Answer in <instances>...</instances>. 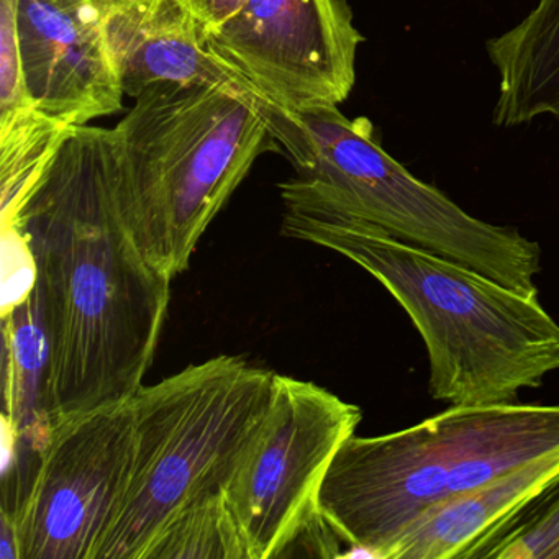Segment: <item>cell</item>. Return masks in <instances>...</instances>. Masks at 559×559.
<instances>
[{
	"label": "cell",
	"instance_id": "cell-1",
	"mask_svg": "<svg viewBox=\"0 0 559 559\" xmlns=\"http://www.w3.org/2000/svg\"><path fill=\"white\" fill-rule=\"evenodd\" d=\"M2 230L34 261L50 427L132 399L158 348L171 280L130 234L114 129L71 127L34 185L2 212Z\"/></svg>",
	"mask_w": 559,
	"mask_h": 559
},
{
	"label": "cell",
	"instance_id": "cell-2",
	"mask_svg": "<svg viewBox=\"0 0 559 559\" xmlns=\"http://www.w3.org/2000/svg\"><path fill=\"white\" fill-rule=\"evenodd\" d=\"M283 235L329 248L374 276L427 346L431 397L450 405L515 402L559 371V323L523 296L361 218L281 195Z\"/></svg>",
	"mask_w": 559,
	"mask_h": 559
},
{
	"label": "cell",
	"instance_id": "cell-3",
	"mask_svg": "<svg viewBox=\"0 0 559 559\" xmlns=\"http://www.w3.org/2000/svg\"><path fill=\"white\" fill-rule=\"evenodd\" d=\"M114 135L130 234L173 281L258 156L293 155L302 129L294 114L230 87L158 83L136 97Z\"/></svg>",
	"mask_w": 559,
	"mask_h": 559
},
{
	"label": "cell",
	"instance_id": "cell-4",
	"mask_svg": "<svg viewBox=\"0 0 559 559\" xmlns=\"http://www.w3.org/2000/svg\"><path fill=\"white\" fill-rule=\"evenodd\" d=\"M559 451V404L451 405L394 433L349 437L336 451L319 512L348 548L381 558L435 507Z\"/></svg>",
	"mask_w": 559,
	"mask_h": 559
},
{
	"label": "cell",
	"instance_id": "cell-5",
	"mask_svg": "<svg viewBox=\"0 0 559 559\" xmlns=\"http://www.w3.org/2000/svg\"><path fill=\"white\" fill-rule=\"evenodd\" d=\"M274 376L222 355L140 388L132 479L96 559H143L176 513L225 490L263 424Z\"/></svg>",
	"mask_w": 559,
	"mask_h": 559
},
{
	"label": "cell",
	"instance_id": "cell-6",
	"mask_svg": "<svg viewBox=\"0 0 559 559\" xmlns=\"http://www.w3.org/2000/svg\"><path fill=\"white\" fill-rule=\"evenodd\" d=\"M294 116L306 133L309 158L296 178L277 185L281 195L361 218L515 293L538 297L542 248L536 241L473 217L440 189L415 178L382 148L366 117L348 119L330 104L307 106Z\"/></svg>",
	"mask_w": 559,
	"mask_h": 559
},
{
	"label": "cell",
	"instance_id": "cell-7",
	"mask_svg": "<svg viewBox=\"0 0 559 559\" xmlns=\"http://www.w3.org/2000/svg\"><path fill=\"white\" fill-rule=\"evenodd\" d=\"M358 405L309 381L274 376L263 424L225 487L248 559L286 558L322 519L319 493L336 451L361 424Z\"/></svg>",
	"mask_w": 559,
	"mask_h": 559
},
{
	"label": "cell",
	"instance_id": "cell-8",
	"mask_svg": "<svg viewBox=\"0 0 559 559\" xmlns=\"http://www.w3.org/2000/svg\"><path fill=\"white\" fill-rule=\"evenodd\" d=\"M133 457L132 399L55 424L24 496L8 510L21 559H96L126 500Z\"/></svg>",
	"mask_w": 559,
	"mask_h": 559
},
{
	"label": "cell",
	"instance_id": "cell-9",
	"mask_svg": "<svg viewBox=\"0 0 559 559\" xmlns=\"http://www.w3.org/2000/svg\"><path fill=\"white\" fill-rule=\"evenodd\" d=\"M202 35L218 60L287 114L345 103L365 41L346 0H247Z\"/></svg>",
	"mask_w": 559,
	"mask_h": 559
},
{
	"label": "cell",
	"instance_id": "cell-10",
	"mask_svg": "<svg viewBox=\"0 0 559 559\" xmlns=\"http://www.w3.org/2000/svg\"><path fill=\"white\" fill-rule=\"evenodd\" d=\"M17 34L28 97L67 127L87 126L123 106L97 0H17Z\"/></svg>",
	"mask_w": 559,
	"mask_h": 559
},
{
	"label": "cell",
	"instance_id": "cell-11",
	"mask_svg": "<svg viewBox=\"0 0 559 559\" xmlns=\"http://www.w3.org/2000/svg\"><path fill=\"white\" fill-rule=\"evenodd\" d=\"M99 4L110 57L126 96L136 99L158 83L221 86L273 107L209 50L201 25L185 0H120Z\"/></svg>",
	"mask_w": 559,
	"mask_h": 559
},
{
	"label": "cell",
	"instance_id": "cell-12",
	"mask_svg": "<svg viewBox=\"0 0 559 559\" xmlns=\"http://www.w3.org/2000/svg\"><path fill=\"white\" fill-rule=\"evenodd\" d=\"M559 483V451L513 467L415 520L382 559H483L512 523Z\"/></svg>",
	"mask_w": 559,
	"mask_h": 559
},
{
	"label": "cell",
	"instance_id": "cell-13",
	"mask_svg": "<svg viewBox=\"0 0 559 559\" xmlns=\"http://www.w3.org/2000/svg\"><path fill=\"white\" fill-rule=\"evenodd\" d=\"M499 74L493 126L559 119V0H538L515 27L486 44Z\"/></svg>",
	"mask_w": 559,
	"mask_h": 559
},
{
	"label": "cell",
	"instance_id": "cell-14",
	"mask_svg": "<svg viewBox=\"0 0 559 559\" xmlns=\"http://www.w3.org/2000/svg\"><path fill=\"white\" fill-rule=\"evenodd\" d=\"M4 317L5 411L2 417L5 441L12 448L32 450L40 457L51 427L45 414L48 342L35 289Z\"/></svg>",
	"mask_w": 559,
	"mask_h": 559
},
{
	"label": "cell",
	"instance_id": "cell-15",
	"mask_svg": "<svg viewBox=\"0 0 559 559\" xmlns=\"http://www.w3.org/2000/svg\"><path fill=\"white\" fill-rule=\"evenodd\" d=\"M143 559H248L225 490L176 513Z\"/></svg>",
	"mask_w": 559,
	"mask_h": 559
},
{
	"label": "cell",
	"instance_id": "cell-16",
	"mask_svg": "<svg viewBox=\"0 0 559 559\" xmlns=\"http://www.w3.org/2000/svg\"><path fill=\"white\" fill-rule=\"evenodd\" d=\"M70 129L38 110L0 127L2 212L9 211L34 185Z\"/></svg>",
	"mask_w": 559,
	"mask_h": 559
},
{
	"label": "cell",
	"instance_id": "cell-17",
	"mask_svg": "<svg viewBox=\"0 0 559 559\" xmlns=\"http://www.w3.org/2000/svg\"><path fill=\"white\" fill-rule=\"evenodd\" d=\"M483 559H559V483L535 500Z\"/></svg>",
	"mask_w": 559,
	"mask_h": 559
},
{
	"label": "cell",
	"instance_id": "cell-18",
	"mask_svg": "<svg viewBox=\"0 0 559 559\" xmlns=\"http://www.w3.org/2000/svg\"><path fill=\"white\" fill-rule=\"evenodd\" d=\"M15 11L17 0H0V127L37 110L25 87Z\"/></svg>",
	"mask_w": 559,
	"mask_h": 559
},
{
	"label": "cell",
	"instance_id": "cell-19",
	"mask_svg": "<svg viewBox=\"0 0 559 559\" xmlns=\"http://www.w3.org/2000/svg\"><path fill=\"white\" fill-rule=\"evenodd\" d=\"M247 0H185L186 8L201 25L202 34L237 14Z\"/></svg>",
	"mask_w": 559,
	"mask_h": 559
},
{
	"label": "cell",
	"instance_id": "cell-20",
	"mask_svg": "<svg viewBox=\"0 0 559 559\" xmlns=\"http://www.w3.org/2000/svg\"><path fill=\"white\" fill-rule=\"evenodd\" d=\"M0 559H21L19 552L17 530H15L14 520L8 510L0 512Z\"/></svg>",
	"mask_w": 559,
	"mask_h": 559
},
{
	"label": "cell",
	"instance_id": "cell-21",
	"mask_svg": "<svg viewBox=\"0 0 559 559\" xmlns=\"http://www.w3.org/2000/svg\"><path fill=\"white\" fill-rule=\"evenodd\" d=\"M99 2H120V0H99Z\"/></svg>",
	"mask_w": 559,
	"mask_h": 559
}]
</instances>
